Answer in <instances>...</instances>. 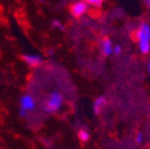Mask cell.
Segmentation results:
<instances>
[{
	"label": "cell",
	"mask_w": 150,
	"mask_h": 149,
	"mask_svg": "<svg viewBox=\"0 0 150 149\" xmlns=\"http://www.w3.org/2000/svg\"><path fill=\"white\" fill-rule=\"evenodd\" d=\"M141 53L147 54L150 52V25L146 22L141 23L134 33Z\"/></svg>",
	"instance_id": "6da1fadb"
},
{
	"label": "cell",
	"mask_w": 150,
	"mask_h": 149,
	"mask_svg": "<svg viewBox=\"0 0 150 149\" xmlns=\"http://www.w3.org/2000/svg\"><path fill=\"white\" fill-rule=\"evenodd\" d=\"M64 103V96L61 92L53 91L48 95L47 100L44 103V111L48 114L57 112Z\"/></svg>",
	"instance_id": "7a4b0ae2"
},
{
	"label": "cell",
	"mask_w": 150,
	"mask_h": 149,
	"mask_svg": "<svg viewBox=\"0 0 150 149\" xmlns=\"http://www.w3.org/2000/svg\"><path fill=\"white\" fill-rule=\"evenodd\" d=\"M88 7H89V5L84 2L83 0H79V1H76L71 5L70 12L73 17L79 18L88 12Z\"/></svg>",
	"instance_id": "3957f363"
},
{
	"label": "cell",
	"mask_w": 150,
	"mask_h": 149,
	"mask_svg": "<svg viewBox=\"0 0 150 149\" xmlns=\"http://www.w3.org/2000/svg\"><path fill=\"white\" fill-rule=\"evenodd\" d=\"M35 101L33 96L29 94H25V95L21 96V98H20V110H23L28 113L35 110Z\"/></svg>",
	"instance_id": "277c9868"
},
{
	"label": "cell",
	"mask_w": 150,
	"mask_h": 149,
	"mask_svg": "<svg viewBox=\"0 0 150 149\" xmlns=\"http://www.w3.org/2000/svg\"><path fill=\"white\" fill-rule=\"evenodd\" d=\"M23 61L27 64L29 67H38L43 63L42 55L37 53H26L22 56Z\"/></svg>",
	"instance_id": "5b68a950"
},
{
	"label": "cell",
	"mask_w": 150,
	"mask_h": 149,
	"mask_svg": "<svg viewBox=\"0 0 150 149\" xmlns=\"http://www.w3.org/2000/svg\"><path fill=\"white\" fill-rule=\"evenodd\" d=\"M100 49L103 55H105V56L112 55V51H114V45H112V42L110 41V39H108V38L103 39L102 41H101Z\"/></svg>",
	"instance_id": "8992f818"
},
{
	"label": "cell",
	"mask_w": 150,
	"mask_h": 149,
	"mask_svg": "<svg viewBox=\"0 0 150 149\" xmlns=\"http://www.w3.org/2000/svg\"><path fill=\"white\" fill-rule=\"evenodd\" d=\"M106 105V98L104 96H99L97 97L95 100H94L93 103V110L94 113L97 115H99L101 112H102L103 107Z\"/></svg>",
	"instance_id": "52a82bcc"
},
{
	"label": "cell",
	"mask_w": 150,
	"mask_h": 149,
	"mask_svg": "<svg viewBox=\"0 0 150 149\" xmlns=\"http://www.w3.org/2000/svg\"><path fill=\"white\" fill-rule=\"evenodd\" d=\"M78 138H79V140L82 141V142H87V141H89V139H90L89 131H88L87 129H84V128L79 129V131H78Z\"/></svg>",
	"instance_id": "ba28073f"
},
{
	"label": "cell",
	"mask_w": 150,
	"mask_h": 149,
	"mask_svg": "<svg viewBox=\"0 0 150 149\" xmlns=\"http://www.w3.org/2000/svg\"><path fill=\"white\" fill-rule=\"evenodd\" d=\"M88 5H93V6H100L102 4L103 0H83Z\"/></svg>",
	"instance_id": "9c48e42d"
},
{
	"label": "cell",
	"mask_w": 150,
	"mask_h": 149,
	"mask_svg": "<svg viewBox=\"0 0 150 149\" xmlns=\"http://www.w3.org/2000/svg\"><path fill=\"white\" fill-rule=\"evenodd\" d=\"M52 26L57 29H61V31H64V26H63V23L59 20H52Z\"/></svg>",
	"instance_id": "30bf717a"
},
{
	"label": "cell",
	"mask_w": 150,
	"mask_h": 149,
	"mask_svg": "<svg viewBox=\"0 0 150 149\" xmlns=\"http://www.w3.org/2000/svg\"><path fill=\"white\" fill-rule=\"evenodd\" d=\"M121 52H122V47L120 46L119 44L114 45V51H112V53L114 54H120Z\"/></svg>",
	"instance_id": "8fae6325"
},
{
	"label": "cell",
	"mask_w": 150,
	"mask_h": 149,
	"mask_svg": "<svg viewBox=\"0 0 150 149\" xmlns=\"http://www.w3.org/2000/svg\"><path fill=\"white\" fill-rule=\"evenodd\" d=\"M143 139H144V137H143V135H142V133H137V136H136L137 143H141L142 141H143Z\"/></svg>",
	"instance_id": "7c38bea8"
},
{
	"label": "cell",
	"mask_w": 150,
	"mask_h": 149,
	"mask_svg": "<svg viewBox=\"0 0 150 149\" xmlns=\"http://www.w3.org/2000/svg\"><path fill=\"white\" fill-rule=\"evenodd\" d=\"M147 72H148V74L150 75V61L148 62V64H147Z\"/></svg>",
	"instance_id": "4fadbf2b"
},
{
	"label": "cell",
	"mask_w": 150,
	"mask_h": 149,
	"mask_svg": "<svg viewBox=\"0 0 150 149\" xmlns=\"http://www.w3.org/2000/svg\"><path fill=\"white\" fill-rule=\"evenodd\" d=\"M144 2H145V4L150 9V0H144Z\"/></svg>",
	"instance_id": "5bb4252c"
},
{
	"label": "cell",
	"mask_w": 150,
	"mask_h": 149,
	"mask_svg": "<svg viewBox=\"0 0 150 149\" xmlns=\"http://www.w3.org/2000/svg\"><path fill=\"white\" fill-rule=\"evenodd\" d=\"M52 53H53V50H49V51H48V54H49V55H50V54H52Z\"/></svg>",
	"instance_id": "9a60e30c"
}]
</instances>
